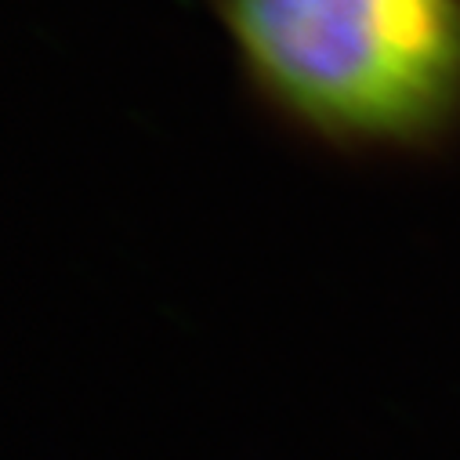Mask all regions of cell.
<instances>
[{
    "label": "cell",
    "mask_w": 460,
    "mask_h": 460,
    "mask_svg": "<svg viewBox=\"0 0 460 460\" xmlns=\"http://www.w3.org/2000/svg\"><path fill=\"white\" fill-rule=\"evenodd\" d=\"M254 91L337 149H431L460 124V0H217Z\"/></svg>",
    "instance_id": "1"
}]
</instances>
